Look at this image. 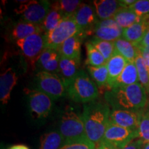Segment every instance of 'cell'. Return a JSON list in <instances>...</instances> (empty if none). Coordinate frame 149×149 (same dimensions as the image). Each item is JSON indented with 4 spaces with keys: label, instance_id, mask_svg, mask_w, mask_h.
Here are the masks:
<instances>
[{
    "label": "cell",
    "instance_id": "8fae6325",
    "mask_svg": "<svg viewBox=\"0 0 149 149\" xmlns=\"http://www.w3.org/2000/svg\"><path fill=\"white\" fill-rule=\"evenodd\" d=\"M74 15L76 23L84 36L93 33L95 26L99 20L94 7L81 3Z\"/></svg>",
    "mask_w": 149,
    "mask_h": 149
},
{
    "label": "cell",
    "instance_id": "ab89813d",
    "mask_svg": "<svg viewBox=\"0 0 149 149\" xmlns=\"http://www.w3.org/2000/svg\"><path fill=\"white\" fill-rule=\"evenodd\" d=\"M141 52V54H142L143 57H144V58L147 57V56H148L149 55V46H147V47H146V48H144Z\"/></svg>",
    "mask_w": 149,
    "mask_h": 149
},
{
    "label": "cell",
    "instance_id": "8992f818",
    "mask_svg": "<svg viewBox=\"0 0 149 149\" xmlns=\"http://www.w3.org/2000/svg\"><path fill=\"white\" fill-rule=\"evenodd\" d=\"M37 90L45 93L53 100H57L66 95L64 84L57 74L40 70L35 77Z\"/></svg>",
    "mask_w": 149,
    "mask_h": 149
},
{
    "label": "cell",
    "instance_id": "60d3db41",
    "mask_svg": "<svg viewBox=\"0 0 149 149\" xmlns=\"http://www.w3.org/2000/svg\"><path fill=\"white\" fill-rule=\"evenodd\" d=\"M141 149H149V141H148V142L143 143Z\"/></svg>",
    "mask_w": 149,
    "mask_h": 149
},
{
    "label": "cell",
    "instance_id": "f546056e",
    "mask_svg": "<svg viewBox=\"0 0 149 149\" xmlns=\"http://www.w3.org/2000/svg\"><path fill=\"white\" fill-rule=\"evenodd\" d=\"M89 42L100 52L107 61L111 59L115 53L114 42L102 40L95 37Z\"/></svg>",
    "mask_w": 149,
    "mask_h": 149
},
{
    "label": "cell",
    "instance_id": "277c9868",
    "mask_svg": "<svg viewBox=\"0 0 149 149\" xmlns=\"http://www.w3.org/2000/svg\"><path fill=\"white\" fill-rule=\"evenodd\" d=\"M59 133L65 142L88 139L81 115H79L71 109L63 113L59 123Z\"/></svg>",
    "mask_w": 149,
    "mask_h": 149
},
{
    "label": "cell",
    "instance_id": "d590c367",
    "mask_svg": "<svg viewBox=\"0 0 149 149\" xmlns=\"http://www.w3.org/2000/svg\"><path fill=\"white\" fill-rule=\"evenodd\" d=\"M148 46H149V29H148V31H147L146 34L145 35L143 40L141 41L140 44H139V45L137 46V47L138 48L139 50H140V51H141L144 48H146Z\"/></svg>",
    "mask_w": 149,
    "mask_h": 149
},
{
    "label": "cell",
    "instance_id": "484cf974",
    "mask_svg": "<svg viewBox=\"0 0 149 149\" xmlns=\"http://www.w3.org/2000/svg\"><path fill=\"white\" fill-rule=\"evenodd\" d=\"M87 70L97 86L100 89H105L107 91L109 83V71L107 65L98 67L88 66Z\"/></svg>",
    "mask_w": 149,
    "mask_h": 149
},
{
    "label": "cell",
    "instance_id": "8d00e7d4",
    "mask_svg": "<svg viewBox=\"0 0 149 149\" xmlns=\"http://www.w3.org/2000/svg\"><path fill=\"white\" fill-rule=\"evenodd\" d=\"M96 148H98L99 149H117L112 145L107 144V143L102 142V141L100 144L97 145Z\"/></svg>",
    "mask_w": 149,
    "mask_h": 149
},
{
    "label": "cell",
    "instance_id": "5b68a950",
    "mask_svg": "<svg viewBox=\"0 0 149 149\" xmlns=\"http://www.w3.org/2000/svg\"><path fill=\"white\" fill-rule=\"evenodd\" d=\"M79 32L81 31L76 23L74 15L64 17L55 29L45 33L46 48L58 50L65 41Z\"/></svg>",
    "mask_w": 149,
    "mask_h": 149
},
{
    "label": "cell",
    "instance_id": "52a82bcc",
    "mask_svg": "<svg viewBox=\"0 0 149 149\" xmlns=\"http://www.w3.org/2000/svg\"><path fill=\"white\" fill-rule=\"evenodd\" d=\"M51 6L50 1L46 0L24 1L15 11L21 15L22 21L42 24L51 10Z\"/></svg>",
    "mask_w": 149,
    "mask_h": 149
},
{
    "label": "cell",
    "instance_id": "6da1fadb",
    "mask_svg": "<svg viewBox=\"0 0 149 149\" xmlns=\"http://www.w3.org/2000/svg\"><path fill=\"white\" fill-rule=\"evenodd\" d=\"M110 106L107 102L93 101L84 106L81 117L88 139L95 144L102 142L109 124Z\"/></svg>",
    "mask_w": 149,
    "mask_h": 149
},
{
    "label": "cell",
    "instance_id": "e575fe53",
    "mask_svg": "<svg viewBox=\"0 0 149 149\" xmlns=\"http://www.w3.org/2000/svg\"><path fill=\"white\" fill-rule=\"evenodd\" d=\"M143 143H144V141L141 140V139H135L133 141H130V143H128L122 149H141Z\"/></svg>",
    "mask_w": 149,
    "mask_h": 149
},
{
    "label": "cell",
    "instance_id": "f35d334b",
    "mask_svg": "<svg viewBox=\"0 0 149 149\" xmlns=\"http://www.w3.org/2000/svg\"><path fill=\"white\" fill-rule=\"evenodd\" d=\"M8 149H30L29 147L24 144H17L9 147Z\"/></svg>",
    "mask_w": 149,
    "mask_h": 149
},
{
    "label": "cell",
    "instance_id": "4fadbf2b",
    "mask_svg": "<svg viewBox=\"0 0 149 149\" xmlns=\"http://www.w3.org/2000/svg\"><path fill=\"white\" fill-rule=\"evenodd\" d=\"M142 111L113 109L111 111L109 122L122 127L133 130H138Z\"/></svg>",
    "mask_w": 149,
    "mask_h": 149
},
{
    "label": "cell",
    "instance_id": "7402d4cb",
    "mask_svg": "<svg viewBox=\"0 0 149 149\" xmlns=\"http://www.w3.org/2000/svg\"><path fill=\"white\" fill-rule=\"evenodd\" d=\"M137 83H139V77L135 62L128 61L120 77L115 81L113 88L128 86Z\"/></svg>",
    "mask_w": 149,
    "mask_h": 149
},
{
    "label": "cell",
    "instance_id": "836d02e7",
    "mask_svg": "<svg viewBox=\"0 0 149 149\" xmlns=\"http://www.w3.org/2000/svg\"><path fill=\"white\" fill-rule=\"evenodd\" d=\"M140 17L149 15V0H139L128 7Z\"/></svg>",
    "mask_w": 149,
    "mask_h": 149
},
{
    "label": "cell",
    "instance_id": "30bf717a",
    "mask_svg": "<svg viewBox=\"0 0 149 149\" xmlns=\"http://www.w3.org/2000/svg\"><path fill=\"white\" fill-rule=\"evenodd\" d=\"M25 91L31 115L37 119L45 118L48 117L53 109V100L45 93L37 89H26Z\"/></svg>",
    "mask_w": 149,
    "mask_h": 149
},
{
    "label": "cell",
    "instance_id": "7bdbcfd3",
    "mask_svg": "<svg viewBox=\"0 0 149 149\" xmlns=\"http://www.w3.org/2000/svg\"><path fill=\"white\" fill-rule=\"evenodd\" d=\"M96 149H99V148H96Z\"/></svg>",
    "mask_w": 149,
    "mask_h": 149
},
{
    "label": "cell",
    "instance_id": "7c38bea8",
    "mask_svg": "<svg viewBox=\"0 0 149 149\" xmlns=\"http://www.w3.org/2000/svg\"><path fill=\"white\" fill-rule=\"evenodd\" d=\"M123 30L114 19H99L95 26L93 34L95 37L102 40L114 42L122 37Z\"/></svg>",
    "mask_w": 149,
    "mask_h": 149
},
{
    "label": "cell",
    "instance_id": "2e32d148",
    "mask_svg": "<svg viewBox=\"0 0 149 149\" xmlns=\"http://www.w3.org/2000/svg\"><path fill=\"white\" fill-rule=\"evenodd\" d=\"M84 37L83 33L79 32L65 41L58 48L60 55L81 60V45Z\"/></svg>",
    "mask_w": 149,
    "mask_h": 149
},
{
    "label": "cell",
    "instance_id": "ba28073f",
    "mask_svg": "<svg viewBox=\"0 0 149 149\" xmlns=\"http://www.w3.org/2000/svg\"><path fill=\"white\" fill-rule=\"evenodd\" d=\"M16 44L29 64L31 66H35L46 48L45 33L32 35L22 40L16 41Z\"/></svg>",
    "mask_w": 149,
    "mask_h": 149
},
{
    "label": "cell",
    "instance_id": "d6986e66",
    "mask_svg": "<svg viewBox=\"0 0 149 149\" xmlns=\"http://www.w3.org/2000/svg\"><path fill=\"white\" fill-rule=\"evenodd\" d=\"M93 5L100 20L113 19L120 9L122 8L120 1L115 0H95Z\"/></svg>",
    "mask_w": 149,
    "mask_h": 149
},
{
    "label": "cell",
    "instance_id": "d6a6232c",
    "mask_svg": "<svg viewBox=\"0 0 149 149\" xmlns=\"http://www.w3.org/2000/svg\"><path fill=\"white\" fill-rule=\"evenodd\" d=\"M60 149H96V145L86 139L64 143Z\"/></svg>",
    "mask_w": 149,
    "mask_h": 149
},
{
    "label": "cell",
    "instance_id": "7a4b0ae2",
    "mask_svg": "<svg viewBox=\"0 0 149 149\" xmlns=\"http://www.w3.org/2000/svg\"><path fill=\"white\" fill-rule=\"evenodd\" d=\"M104 99L113 109L133 111H141L148 101L146 91L139 83L106 91Z\"/></svg>",
    "mask_w": 149,
    "mask_h": 149
},
{
    "label": "cell",
    "instance_id": "83f0119b",
    "mask_svg": "<svg viewBox=\"0 0 149 149\" xmlns=\"http://www.w3.org/2000/svg\"><path fill=\"white\" fill-rule=\"evenodd\" d=\"M87 59L86 64L88 66L98 67L107 64V61L97 48L90 42L86 43Z\"/></svg>",
    "mask_w": 149,
    "mask_h": 149
},
{
    "label": "cell",
    "instance_id": "ffe728a7",
    "mask_svg": "<svg viewBox=\"0 0 149 149\" xmlns=\"http://www.w3.org/2000/svg\"><path fill=\"white\" fill-rule=\"evenodd\" d=\"M81 60L70 59L61 56L57 75L60 77L64 86L80 71Z\"/></svg>",
    "mask_w": 149,
    "mask_h": 149
},
{
    "label": "cell",
    "instance_id": "d4e9b609",
    "mask_svg": "<svg viewBox=\"0 0 149 149\" xmlns=\"http://www.w3.org/2000/svg\"><path fill=\"white\" fill-rule=\"evenodd\" d=\"M141 18L142 17H139L128 7L121 8L113 17L123 29H125L133 24L137 23L140 21Z\"/></svg>",
    "mask_w": 149,
    "mask_h": 149
},
{
    "label": "cell",
    "instance_id": "ac0fdd59",
    "mask_svg": "<svg viewBox=\"0 0 149 149\" xmlns=\"http://www.w3.org/2000/svg\"><path fill=\"white\" fill-rule=\"evenodd\" d=\"M128 61L116 51L111 58L107 61L106 64L109 71V83L107 91H110L113 88L115 81L120 77Z\"/></svg>",
    "mask_w": 149,
    "mask_h": 149
},
{
    "label": "cell",
    "instance_id": "4316f807",
    "mask_svg": "<svg viewBox=\"0 0 149 149\" xmlns=\"http://www.w3.org/2000/svg\"><path fill=\"white\" fill-rule=\"evenodd\" d=\"M64 15L61 11L55 7L51 6V10L42 24V29L44 33L51 32L55 29L64 17Z\"/></svg>",
    "mask_w": 149,
    "mask_h": 149
},
{
    "label": "cell",
    "instance_id": "603a6c76",
    "mask_svg": "<svg viewBox=\"0 0 149 149\" xmlns=\"http://www.w3.org/2000/svg\"><path fill=\"white\" fill-rule=\"evenodd\" d=\"M115 51L120 54L128 61L135 62L136 57L140 53L137 46L124 38H120L114 42Z\"/></svg>",
    "mask_w": 149,
    "mask_h": 149
},
{
    "label": "cell",
    "instance_id": "e0dca14e",
    "mask_svg": "<svg viewBox=\"0 0 149 149\" xmlns=\"http://www.w3.org/2000/svg\"><path fill=\"white\" fill-rule=\"evenodd\" d=\"M18 77L12 68L4 70L0 76V100L3 104L8 103L13 88L16 85Z\"/></svg>",
    "mask_w": 149,
    "mask_h": 149
},
{
    "label": "cell",
    "instance_id": "74e56055",
    "mask_svg": "<svg viewBox=\"0 0 149 149\" xmlns=\"http://www.w3.org/2000/svg\"><path fill=\"white\" fill-rule=\"evenodd\" d=\"M120 2L122 7H129L136 2V0H121Z\"/></svg>",
    "mask_w": 149,
    "mask_h": 149
},
{
    "label": "cell",
    "instance_id": "5bb4252c",
    "mask_svg": "<svg viewBox=\"0 0 149 149\" xmlns=\"http://www.w3.org/2000/svg\"><path fill=\"white\" fill-rule=\"evenodd\" d=\"M149 29V15L143 17L137 23L123 30L122 38L137 46L143 40Z\"/></svg>",
    "mask_w": 149,
    "mask_h": 149
},
{
    "label": "cell",
    "instance_id": "1f68e13d",
    "mask_svg": "<svg viewBox=\"0 0 149 149\" xmlns=\"http://www.w3.org/2000/svg\"><path fill=\"white\" fill-rule=\"evenodd\" d=\"M138 138L144 142L149 141V112L143 111L141 113L140 123L138 128Z\"/></svg>",
    "mask_w": 149,
    "mask_h": 149
},
{
    "label": "cell",
    "instance_id": "3957f363",
    "mask_svg": "<svg viewBox=\"0 0 149 149\" xmlns=\"http://www.w3.org/2000/svg\"><path fill=\"white\" fill-rule=\"evenodd\" d=\"M66 95L70 100L80 103L95 101L100 91L96 84L82 70L65 85Z\"/></svg>",
    "mask_w": 149,
    "mask_h": 149
},
{
    "label": "cell",
    "instance_id": "cb8c5ba5",
    "mask_svg": "<svg viewBox=\"0 0 149 149\" xmlns=\"http://www.w3.org/2000/svg\"><path fill=\"white\" fill-rule=\"evenodd\" d=\"M64 142V137L59 132L50 131L42 135L39 149H60Z\"/></svg>",
    "mask_w": 149,
    "mask_h": 149
},
{
    "label": "cell",
    "instance_id": "f1b7e54d",
    "mask_svg": "<svg viewBox=\"0 0 149 149\" xmlns=\"http://www.w3.org/2000/svg\"><path fill=\"white\" fill-rule=\"evenodd\" d=\"M135 64L137 70L139 77V83L146 90L147 94L149 93V73L147 68L146 61L143 57L141 52H140L135 61Z\"/></svg>",
    "mask_w": 149,
    "mask_h": 149
},
{
    "label": "cell",
    "instance_id": "ee69618b",
    "mask_svg": "<svg viewBox=\"0 0 149 149\" xmlns=\"http://www.w3.org/2000/svg\"><path fill=\"white\" fill-rule=\"evenodd\" d=\"M148 96H149V93H148Z\"/></svg>",
    "mask_w": 149,
    "mask_h": 149
},
{
    "label": "cell",
    "instance_id": "4dcf8cb0",
    "mask_svg": "<svg viewBox=\"0 0 149 149\" xmlns=\"http://www.w3.org/2000/svg\"><path fill=\"white\" fill-rule=\"evenodd\" d=\"M81 3V1L79 0H59L54 1L51 6L58 9L66 17L74 14Z\"/></svg>",
    "mask_w": 149,
    "mask_h": 149
},
{
    "label": "cell",
    "instance_id": "9a60e30c",
    "mask_svg": "<svg viewBox=\"0 0 149 149\" xmlns=\"http://www.w3.org/2000/svg\"><path fill=\"white\" fill-rule=\"evenodd\" d=\"M61 55L58 50L45 48L37 62V66L41 70L57 74Z\"/></svg>",
    "mask_w": 149,
    "mask_h": 149
},
{
    "label": "cell",
    "instance_id": "b9f144b4",
    "mask_svg": "<svg viewBox=\"0 0 149 149\" xmlns=\"http://www.w3.org/2000/svg\"><path fill=\"white\" fill-rule=\"evenodd\" d=\"M144 60H145V61H146V64L147 68H148V73H149V55L145 57Z\"/></svg>",
    "mask_w": 149,
    "mask_h": 149
},
{
    "label": "cell",
    "instance_id": "9c48e42d",
    "mask_svg": "<svg viewBox=\"0 0 149 149\" xmlns=\"http://www.w3.org/2000/svg\"><path fill=\"white\" fill-rule=\"evenodd\" d=\"M138 137V130L128 129L109 122L102 141L117 149H122L128 143Z\"/></svg>",
    "mask_w": 149,
    "mask_h": 149
},
{
    "label": "cell",
    "instance_id": "44dd1931",
    "mask_svg": "<svg viewBox=\"0 0 149 149\" xmlns=\"http://www.w3.org/2000/svg\"><path fill=\"white\" fill-rule=\"evenodd\" d=\"M44 33L42 24H35L30 22L20 21L14 26L11 31L13 40L17 41L36 33Z\"/></svg>",
    "mask_w": 149,
    "mask_h": 149
}]
</instances>
